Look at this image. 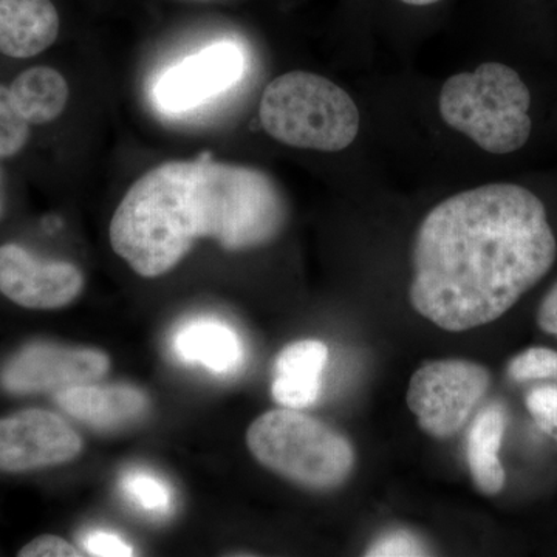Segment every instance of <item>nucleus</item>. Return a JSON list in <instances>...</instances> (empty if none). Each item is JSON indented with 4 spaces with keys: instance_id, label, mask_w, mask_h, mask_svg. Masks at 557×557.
Returning a JSON list of instances; mask_svg holds the SVG:
<instances>
[{
    "instance_id": "412c9836",
    "label": "nucleus",
    "mask_w": 557,
    "mask_h": 557,
    "mask_svg": "<svg viewBox=\"0 0 557 557\" xmlns=\"http://www.w3.org/2000/svg\"><path fill=\"white\" fill-rule=\"evenodd\" d=\"M428 548L423 542L405 530H395L376 539L366 549V556L372 557H412L426 556Z\"/></svg>"
},
{
    "instance_id": "f8f14e48",
    "label": "nucleus",
    "mask_w": 557,
    "mask_h": 557,
    "mask_svg": "<svg viewBox=\"0 0 557 557\" xmlns=\"http://www.w3.org/2000/svg\"><path fill=\"white\" fill-rule=\"evenodd\" d=\"M175 357L219 376L236 373L245 364V346L239 333L222 319L199 317L180 325L172 338Z\"/></svg>"
},
{
    "instance_id": "5701e85b",
    "label": "nucleus",
    "mask_w": 557,
    "mask_h": 557,
    "mask_svg": "<svg viewBox=\"0 0 557 557\" xmlns=\"http://www.w3.org/2000/svg\"><path fill=\"white\" fill-rule=\"evenodd\" d=\"M21 557H79L84 556L75 545L60 536H39L28 542L20 552Z\"/></svg>"
},
{
    "instance_id": "dca6fc26",
    "label": "nucleus",
    "mask_w": 557,
    "mask_h": 557,
    "mask_svg": "<svg viewBox=\"0 0 557 557\" xmlns=\"http://www.w3.org/2000/svg\"><path fill=\"white\" fill-rule=\"evenodd\" d=\"M9 89L14 108L35 126L60 119L69 102L67 81L47 65L25 70Z\"/></svg>"
},
{
    "instance_id": "f3484780",
    "label": "nucleus",
    "mask_w": 557,
    "mask_h": 557,
    "mask_svg": "<svg viewBox=\"0 0 557 557\" xmlns=\"http://www.w3.org/2000/svg\"><path fill=\"white\" fill-rule=\"evenodd\" d=\"M120 490L135 508L153 519L170 518L174 491L166 480L146 469H129L120 479Z\"/></svg>"
},
{
    "instance_id": "20e7f679",
    "label": "nucleus",
    "mask_w": 557,
    "mask_h": 557,
    "mask_svg": "<svg viewBox=\"0 0 557 557\" xmlns=\"http://www.w3.org/2000/svg\"><path fill=\"white\" fill-rule=\"evenodd\" d=\"M247 445L263 468L311 491L343 486L355 468L348 438L296 409L269 410L256 418L248 428Z\"/></svg>"
},
{
    "instance_id": "9b49d317",
    "label": "nucleus",
    "mask_w": 557,
    "mask_h": 557,
    "mask_svg": "<svg viewBox=\"0 0 557 557\" xmlns=\"http://www.w3.org/2000/svg\"><path fill=\"white\" fill-rule=\"evenodd\" d=\"M54 398L70 417L100 431L135 423L150 406L148 395L129 384H79L62 388Z\"/></svg>"
},
{
    "instance_id": "4468645a",
    "label": "nucleus",
    "mask_w": 557,
    "mask_h": 557,
    "mask_svg": "<svg viewBox=\"0 0 557 557\" xmlns=\"http://www.w3.org/2000/svg\"><path fill=\"white\" fill-rule=\"evenodd\" d=\"M60 14L51 0H0V53L28 60L53 46Z\"/></svg>"
},
{
    "instance_id": "a211bd4d",
    "label": "nucleus",
    "mask_w": 557,
    "mask_h": 557,
    "mask_svg": "<svg viewBox=\"0 0 557 557\" xmlns=\"http://www.w3.org/2000/svg\"><path fill=\"white\" fill-rule=\"evenodd\" d=\"M30 126L14 108L9 87L0 84V159L17 156L30 138Z\"/></svg>"
},
{
    "instance_id": "aec40b11",
    "label": "nucleus",
    "mask_w": 557,
    "mask_h": 557,
    "mask_svg": "<svg viewBox=\"0 0 557 557\" xmlns=\"http://www.w3.org/2000/svg\"><path fill=\"white\" fill-rule=\"evenodd\" d=\"M525 405L537 426L557 443V386L531 388Z\"/></svg>"
},
{
    "instance_id": "b1692460",
    "label": "nucleus",
    "mask_w": 557,
    "mask_h": 557,
    "mask_svg": "<svg viewBox=\"0 0 557 557\" xmlns=\"http://www.w3.org/2000/svg\"><path fill=\"white\" fill-rule=\"evenodd\" d=\"M537 324L548 335L557 336V282L539 307Z\"/></svg>"
},
{
    "instance_id": "4be33fe9",
    "label": "nucleus",
    "mask_w": 557,
    "mask_h": 557,
    "mask_svg": "<svg viewBox=\"0 0 557 557\" xmlns=\"http://www.w3.org/2000/svg\"><path fill=\"white\" fill-rule=\"evenodd\" d=\"M84 549L87 555L97 557H129L134 556V548L116 534L109 531H91L84 539Z\"/></svg>"
},
{
    "instance_id": "2eb2a0df",
    "label": "nucleus",
    "mask_w": 557,
    "mask_h": 557,
    "mask_svg": "<svg viewBox=\"0 0 557 557\" xmlns=\"http://www.w3.org/2000/svg\"><path fill=\"white\" fill-rule=\"evenodd\" d=\"M507 429V410L498 403L479 410L468 431L467 458L472 482L485 496H496L505 486L502 440Z\"/></svg>"
},
{
    "instance_id": "423d86ee",
    "label": "nucleus",
    "mask_w": 557,
    "mask_h": 557,
    "mask_svg": "<svg viewBox=\"0 0 557 557\" xmlns=\"http://www.w3.org/2000/svg\"><path fill=\"white\" fill-rule=\"evenodd\" d=\"M491 386L485 366L467 359L426 362L413 373L408 406L432 438L454 437L468 423Z\"/></svg>"
},
{
    "instance_id": "a878e982",
    "label": "nucleus",
    "mask_w": 557,
    "mask_h": 557,
    "mask_svg": "<svg viewBox=\"0 0 557 557\" xmlns=\"http://www.w3.org/2000/svg\"><path fill=\"white\" fill-rule=\"evenodd\" d=\"M3 212V196H2V172H0V215Z\"/></svg>"
},
{
    "instance_id": "1a4fd4ad",
    "label": "nucleus",
    "mask_w": 557,
    "mask_h": 557,
    "mask_svg": "<svg viewBox=\"0 0 557 557\" xmlns=\"http://www.w3.org/2000/svg\"><path fill=\"white\" fill-rule=\"evenodd\" d=\"M245 70L247 57L237 44L215 42L166 70L153 97L166 112H186L236 86Z\"/></svg>"
},
{
    "instance_id": "0eeeda50",
    "label": "nucleus",
    "mask_w": 557,
    "mask_h": 557,
    "mask_svg": "<svg viewBox=\"0 0 557 557\" xmlns=\"http://www.w3.org/2000/svg\"><path fill=\"white\" fill-rule=\"evenodd\" d=\"M110 369V359L97 348L33 343L7 362L0 383L16 395L60 392L62 388L95 383Z\"/></svg>"
},
{
    "instance_id": "ddd939ff",
    "label": "nucleus",
    "mask_w": 557,
    "mask_h": 557,
    "mask_svg": "<svg viewBox=\"0 0 557 557\" xmlns=\"http://www.w3.org/2000/svg\"><path fill=\"white\" fill-rule=\"evenodd\" d=\"M329 348L318 339L288 344L274 362L271 395L281 408L306 409L321 397Z\"/></svg>"
},
{
    "instance_id": "f03ea898",
    "label": "nucleus",
    "mask_w": 557,
    "mask_h": 557,
    "mask_svg": "<svg viewBox=\"0 0 557 557\" xmlns=\"http://www.w3.org/2000/svg\"><path fill=\"white\" fill-rule=\"evenodd\" d=\"M287 215L265 172L203 153L138 178L110 222V245L139 276L160 277L203 237L228 251L265 247L284 231Z\"/></svg>"
},
{
    "instance_id": "393cba45",
    "label": "nucleus",
    "mask_w": 557,
    "mask_h": 557,
    "mask_svg": "<svg viewBox=\"0 0 557 557\" xmlns=\"http://www.w3.org/2000/svg\"><path fill=\"white\" fill-rule=\"evenodd\" d=\"M401 2L408 3V5L413 7H426L432 5V3L438 2V0H401Z\"/></svg>"
},
{
    "instance_id": "6ab92c4d",
    "label": "nucleus",
    "mask_w": 557,
    "mask_h": 557,
    "mask_svg": "<svg viewBox=\"0 0 557 557\" xmlns=\"http://www.w3.org/2000/svg\"><path fill=\"white\" fill-rule=\"evenodd\" d=\"M508 375L518 383L527 381H557V351L545 347H531L509 361Z\"/></svg>"
},
{
    "instance_id": "7ed1b4c3",
    "label": "nucleus",
    "mask_w": 557,
    "mask_h": 557,
    "mask_svg": "<svg viewBox=\"0 0 557 557\" xmlns=\"http://www.w3.org/2000/svg\"><path fill=\"white\" fill-rule=\"evenodd\" d=\"M531 94L515 69L486 62L457 73L443 84L438 109L443 121L490 153H512L530 139Z\"/></svg>"
},
{
    "instance_id": "6e6552de",
    "label": "nucleus",
    "mask_w": 557,
    "mask_h": 557,
    "mask_svg": "<svg viewBox=\"0 0 557 557\" xmlns=\"http://www.w3.org/2000/svg\"><path fill=\"white\" fill-rule=\"evenodd\" d=\"M83 438L50 410L27 409L0 418V471L27 472L75 460Z\"/></svg>"
},
{
    "instance_id": "9d476101",
    "label": "nucleus",
    "mask_w": 557,
    "mask_h": 557,
    "mask_svg": "<svg viewBox=\"0 0 557 557\" xmlns=\"http://www.w3.org/2000/svg\"><path fill=\"white\" fill-rule=\"evenodd\" d=\"M84 276L64 260L38 258L17 244L0 247V293L30 310H57L78 298Z\"/></svg>"
},
{
    "instance_id": "39448f33",
    "label": "nucleus",
    "mask_w": 557,
    "mask_h": 557,
    "mask_svg": "<svg viewBox=\"0 0 557 557\" xmlns=\"http://www.w3.org/2000/svg\"><path fill=\"white\" fill-rule=\"evenodd\" d=\"M259 119L271 138L292 148L339 152L355 141L359 110L343 87L310 72H288L271 81Z\"/></svg>"
},
{
    "instance_id": "f257e3e1",
    "label": "nucleus",
    "mask_w": 557,
    "mask_h": 557,
    "mask_svg": "<svg viewBox=\"0 0 557 557\" xmlns=\"http://www.w3.org/2000/svg\"><path fill=\"white\" fill-rule=\"evenodd\" d=\"M556 258L555 233L536 194L512 183L463 190L418 226L410 306L446 332L482 327L536 287Z\"/></svg>"
}]
</instances>
